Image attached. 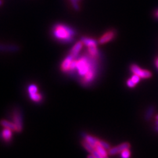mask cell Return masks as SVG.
<instances>
[{
    "label": "cell",
    "mask_w": 158,
    "mask_h": 158,
    "mask_svg": "<svg viewBox=\"0 0 158 158\" xmlns=\"http://www.w3.org/2000/svg\"><path fill=\"white\" fill-rule=\"evenodd\" d=\"M155 123H156V125H158V120H156Z\"/></svg>",
    "instance_id": "29"
},
{
    "label": "cell",
    "mask_w": 158,
    "mask_h": 158,
    "mask_svg": "<svg viewBox=\"0 0 158 158\" xmlns=\"http://www.w3.org/2000/svg\"><path fill=\"white\" fill-rule=\"evenodd\" d=\"M155 129L157 132H158V125H156V127H155Z\"/></svg>",
    "instance_id": "28"
},
{
    "label": "cell",
    "mask_w": 158,
    "mask_h": 158,
    "mask_svg": "<svg viewBox=\"0 0 158 158\" xmlns=\"http://www.w3.org/2000/svg\"><path fill=\"white\" fill-rule=\"evenodd\" d=\"M130 71L132 74L139 76L141 78L146 79L150 78L152 77V74L150 71L142 69L141 67L137 65L136 64H132V65H131Z\"/></svg>",
    "instance_id": "2"
},
{
    "label": "cell",
    "mask_w": 158,
    "mask_h": 158,
    "mask_svg": "<svg viewBox=\"0 0 158 158\" xmlns=\"http://www.w3.org/2000/svg\"><path fill=\"white\" fill-rule=\"evenodd\" d=\"M127 85L128 87H129V88H134L136 85L131 80V78H128L127 81Z\"/></svg>",
    "instance_id": "23"
},
{
    "label": "cell",
    "mask_w": 158,
    "mask_h": 158,
    "mask_svg": "<svg viewBox=\"0 0 158 158\" xmlns=\"http://www.w3.org/2000/svg\"><path fill=\"white\" fill-rule=\"evenodd\" d=\"M75 59H76L74 58L71 55H70V54L68 55L65 59H64V60L61 64V70L64 73L69 72L71 64Z\"/></svg>",
    "instance_id": "6"
},
{
    "label": "cell",
    "mask_w": 158,
    "mask_h": 158,
    "mask_svg": "<svg viewBox=\"0 0 158 158\" xmlns=\"http://www.w3.org/2000/svg\"><path fill=\"white\" fill-rule=\"evenodd\" d=\"M154 15H155V17H156V18H157V19H158V9H157V10H156V11H155V13H154Z\"/></svg>",
    "instance_id": "26"
},
{
    "label": "cell",
    "mask_w": 158,
    "mask_h": 158,
    "mask_svg": "<svg viewBox=\"0 0 158 158\" xmlns=\"http://www.w3.org/2000/svg\"><path fill=\"white\" fill-rule=\"evenodd\" d=\"M95 149L100 153V154L103 156V157H107V155H108V152L106 151V149H105L104 148H103L102 146H100V144H98Z\"/></svg>",
    "instance_id": "15"
},
{
    "label": "cell",
    "mask_w": 158,
    "mask_h": 158,
    "mask_svg": "<svg viewBox=\"0 0 158 158\" xmlns=\"http://www.w3.org/2000/svg\"><path fill=\"white\" fill-rule=\"evenodd\" d=\"M0 125L5 128H9V129H11L14 131H17V127L15 125L14 123H11L6 120H2L0 121Z\"/></svg>",
    "instance_id": "12"
},
{
    "label": "cell",
    "mask_w": 158,
    "mask_h": 158,
    "mask_svg": "<svg viewBox=\"0 0 158 158\" xmlns=\"http://www.w3.org/2000/svg\"><path fill=\"white\" fill-rule=\"evenodd\" d=\"M130 147L131 145L128 144V142L123 143V144L118 145L115 147L111 148L110 149L108 150V154L111 156H115L116 154H119V153H121L123 150H125L126 149H130Z\"/></svg>",
    "instance_id": "5"
},
{
    "label": "cell",
    "mask_w": 158,
    "mask_h": 158,
    "mask_svg": "<svg viewBox=\"0 0 158 158\" xmlns=\"http://www.w3.org/2000/svg\"><path fill=\"white\" fill-rule=\"evenodd\" d=\"M156 120H158V115H157L156 116Z\"/></svg>",
    "instance_id": "31"
},
{
    "label": "cell",
    "mask_w": 158,
    "mask_h": 158,
    "mask_svg": "<svg viewBox=\"0 0 158 158\" xmlns=\"http://www.w3.org/2000/svg\"><path fill=\"white\" fill-rule=\"evenodd\" d=\"M103 158H108L107 157H103Z\"/></svg>",
    "instance_id": "32"
},
{
    "label": "cell",
    "mask_w": 158,
    "mask_h": 158,
    "mask_svg": "<svg viewBox=\"0 0 158 158\" xmlns=\"http://www.w3.org/2000/svg\"><path fill=\"white\" fill-rule=\"evenodd\" d=\"M53 36L59 42L70 44L75 40L77 32L73 28L65 24H57L54 25L52 31Z\"/></svg>",
    "instance_id": "1"
},
{
    "label": "cell",
    "mask_w": 158,
    "mask_h": 158,
    "mask_svg": "<svg viewBox=\"0 0 158 158\" xmlns=\"http://www.w3.org/2000/svg\"><path fill=\"white\" fill-rule=\"evenodd\" d=\"M83 43L81 41H79L78 42H77L74 46L72 48V49H71L70 51V55H71L74 58L76 59L78 57L79 53L81 52V51L82 50V47H83Z\"/></svg>",
    "instance_id": "7"
},
{
    "label": "cell",
    "mask_w": 158,
    "mask_h": 158,
    "mask_svg": "<svg viewBox=\"0 0 158 158\" xmlns=\"http://www.w3.org/2000/svg\"><path fill=\"white\" fill-rule=\"evenodd\" d=\"M82 145L88 152L90 153H92L94 150H95V148L93 146H92L90 144H89V143L87 142L85 140L82 142Z\"/></svg>",
    "instance_id": "16"
},
{
    "label": "cell",
    "mask_w": 158,
    "mask_h": 158,
    "mask_svg": "<svg viewBox=\"0 0 158 158\" xmlns=\"http://www.w3.org/2000/svg\"><path fill=\"white\" fill-rule=\"evenodd\" d=\"M88 48V53L89 56H90L93 57H96V58H99L100 57V51L98 48V46H92V47H89Z\"/></svg>",
    "instance_id": "11"
},
{
    "label": "cell",
    "mask_w": 158,
    "mask_h": 158,
    "mask_svg": "<svg viewBox=\"0 0 158 158\" xmlns=\"http://www.w3.org/2000/svg\"><path fill=\"white\" fill-rule=\"evenodd\" d=\"M78 1H81V0H78Z\"/></svg>",
    "instance_id": "33"
},
{
    "label": "cell",
    "mask_w": 158,
    "mask_h": 158,
    "mask_svg": "<svg viewBox=\"0 0 158 158\" xmlns=\"http://www.w3.org/2000/svg\"><path fill=\"white\" fill-rule=\"evenodd\" d=\"M81 41L83 43L85 46H86L87 48L92 47V46H98V42L95 39L89 38L86 36H84L81 38Z\"/></svg>",
    "instance_id": "8"
},
{
    "label": "cell",
    "mask_w": 158,
    "mask_h": 158,
    "mask_svg": "<svg viewBox=\"0 0 158 158\" xmlns=\"http://www.w3.org/2000/svg\"><path fill=\"white\" fill-rule=\"evenodd\" d=\"M88 158H96L92 154H91V155H89L88 156Z\"/></svg>",
    "instance_id": "27"
},
{
    "label": "cell",
    "mask_w": 158,
    "mask_h": 158,
    "mask_svg": "<svg viewBox=\"0 0 158 158\" xmlns=\"http://www.w3.org/2000/svg\"><path fill=\"white\" fill-rule=\"evenodd\" d=\"M84 138H85V140L88 142L89 144H90L92 146H93L94 148L99 144V140L96 137H94L91 135H85L84 136Z\"/></svg>",
    "instance_id": "13"
},
{
    "label": "cell",
    "mask_w": 158,
    "mask_h": 158,
    "mask_svg": "<svg viewBox=\"0 0 158 158\" xmlns=\"http://www.w3.org/2000/svg\"><path fill=\"white\" fill-rule=\"evenodd\" d=\"M91 154L94 156L96 158H103V156L100 154V153H99L96 149L94 150L92 153H91Z\"/></svg>",
    "instance_id": "24"
},
{
    "label": "cell",
    "mask_w": 158,
    "mask_h": 158,
    "mask_svg": "<svg viewBox=\"0 0 158 158\" xmlns=\"http://www.w3.org/2000/svg\"><path fill=\"white\" fill-rule=\"evenodd\" d=\"M154 64H155V66L157 68V69L158 70V57H157L155 59V61H154Z\"/></svg>",
    "instance_id": "25"
},
{
    "label": "cell",
    "mask_w": 158,
    "mask_h": 158,
    "mask_svg": "<svg viewBox=\"0 0 158 158\" xmlns=\"http://www.w3.org/2000/svg\"><path fill=\"white\" fill-rule=\"evenodd\" d=\"M29 96H30V98H31V99L32 101L36 102L41 101L42 99V95L40 94H39L38 92L36 93V94H33L29 95Z\"/></svg>",
    "instance_id": "18"
},
{
    "label": "cell",
    "mask_w": 158,
    "mask_h": 158,
    "mask_svg": "<svg viewBox=\"0 0 158 158\" xmlns=\"http://www.w3.org/2000/svg\"><path fill=\"white\" fill-rule=\"evenodd\" d=\"M28 92L29 95L33 94L38 93V86L35 85H34V84H32V85H31L28 87Z\"/></svg>",
    "instance_id": "17"
},
{
    "label": "cell",
    "mask_w": 158,
    "mask_h": 158,
    "mask_svg": "<svg viewBox=\"0 0 158 158\" xmlns=\"http://www.w3.org/2000/svg\"><path fill=\"white\" fill-rule=\"evenodd\" d=\"M131 80L136 84V85H137V84L140 81V79H141V78L139 76H138L136 75H134V74H133L132 76L131 77Z\"/></svg>",
    "instance_id": "22"
},
{
    "label": "cell",
    "mask_w": 158,
    "mask_h": 158,
    "mask_svg": "<svg viewBox=\"0 0 158 158\" xmlns=\"http://www.w3.org/2000/svg\"><path fill=\"white\" fill-rule=\"evenodd\" d=\"M12 130L9 129V128H5V129L3 130L2 133V136L3 139L6 141V142H9L11 140L12 138Z\"/></svg>",
    "instance_id": "14"
},
{
    "label": "cell",
    "mask_w": 158,
    "mask_h": 158,
    "mask_svg": "<svg viewBox=\"0 0 158 158\" xmlns=\"http://www.w3.org/2000/svg\"><path fill=\"white\" fill-rule=\"evenodd\" d=\"M99 144L100 146H102L103 148H104L105 149L109 150L111 148V146L109 144L108 142L104 141V140H99Z\"/></svg>",
    "instance_id": "21"
},
{
    "label": "cell",
    "mask_w": 158,
    "mask_h": 158,
    "mask_svg": "<svg viewBox=\"0 0 158 158\" xmlns=\"http://www.w3.org/2000/svg\"><path fill=\"white\" fill-rule=\"evenodd\" d=\"M131 153L129 149H126L121 153V158H130Z\"/></svg>",
    "instance_id": "19"
},
{
    "label": "cell",
    "mask_w": 158,
    "mask_h": 158,
    "mask_svg": "<svg viewBox=\"0 0 158 158\" xmlns=\"http://www.w3.org/2000/svg\"><path fill=\"white\" fill-rule=\"evenodd\" d=\"M69 2H70L73 9H75V11H78L80 10V6H79V4L78 3V0H69Z\"/></svg>",
    "instance_id": "20"
},
{
    "label": "cell",
    "mask_w": 158,
    "mask_h": 158,
    "mask_svg": "<svg viewBox=\"0 0 158 158\" xmlns=\"http://www.w3.org/2000/svg\"><path fill=\"white\" fill-rule=\"evenodd\" d=\"M13 119L17 127V132H21L23 129V117L21 113L19 110H15L13 113Z\"/></svg>",
    "instance_id": "4"
},
{
    "label": "cell",
    "mask_w": 158,
    "mask_h": 158,
    "mask_svg": "<svg viewBox=\"0 0 158 158\" xmlns=\"http://www.w3.org/2000/svg\"><path fill=\"white\" fill-rule=\"evenodd\" d=\"M116 36V31L114 30H110L106 32L98 40V43L100 44H105L112 41Z\"/></svg>",
    "instance_id": "3"
},
{
    "label": "cell",
    "mask_w": 158,
    "mask_h": 158,
    "mask_svg": "<svg viewBox=\"0 0 158 158\" xmlns=\"http://www.w3.org/2000/svg\"><path fill=\"white\" fill-rule=\"evenodd\" d=\"M156 111V108L154 106H150L148 107L144 114V118L145 120L147 121H149L150 120H151L153 116L154 115V113Z\"/></svg>",
    "instance_id": "10"
},
{
    "label": "cell",
    "mask_w": 158,
    "mask_h": 158,
    "mask_svg": "<svg viewBox=\"0 0 158 158\" xmlns=\"http://www.w3.org/2000/svg\"><path fill=\"white\" fill-rule=\"evenodd\" d=\"M2 0H0V6H2Z\"/></svg>",
    "instance_id": "30"
},
{
    "label": "cell",
    "mask_w": 158,
    "mask_h": 158,
    "mask_svg": "<svg viewBox=\"0 0 158 158\" xmlns=\"http://www.w3.org/2000/svg\"><path fill=\"white\" fill-rule=\"evenodd\" d=\"M19 49V47L17 45H9V44H0V52H15Z\"/></svg>",
    "instance_id": "9"
}]
</instances>
